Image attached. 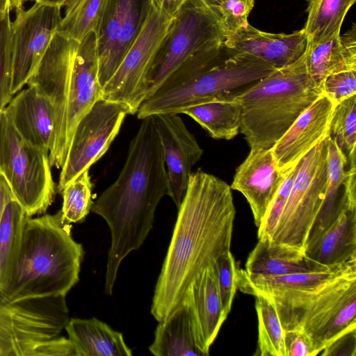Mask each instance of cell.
<instances>
[{
  "label": "cell",
  "mask_w": 356,
  "mask_h": 356,
  "mask_svg": "<svg viewBox=\"0 0 356 356\" xmlns=\"http://www.w3.org/2000/svg\"><path fill=\"white\" fill-rule=\"evenodd\" d=\"M231 190L201 169L191 175L152 299L158 322L176 309L200 272L230 251L236 214Z\"/></svg>",
  "instance_id": "6da1fadb"
},
{
  "label": "cell",
  "mask_w": 356,
  "mask_h": 356,
  "mask_svg": "<svg viewBox=\"0 0 356 356\" xmlns=\"http://www.w3.org/2000/svg\"><path fill=\"white\" fill-rule=\"evenodd\" d=\"M141 120L119 176L91 209L106 220L111 234L104 287L109 296L121 262L143 245L159 203L168 195L166 166L153 118Z\"/></svg>",
  "instance_id": "7a4b0ae2"
},
{
  "label": "cell",
  "mask_w": 356,
  "mask_h": 356,
  "mask_svg": "<svg viewBox=\"0 0 356 356\" xmlns=\"http://www.w3.org/2000/svg\"><path fill=\"white\" fill-rule=\"evenodd\" d=\"M26 85L35 88L51 102L55 113L51 166L61 168L76 127L102 97L99 58L95 32L77 44L52 42Z\"/></svg>",
  "instance_id": "3957f363"
},
{
  "label": "cell",
  "mask_w": 356,
  "mask_h": 356,
  "mask_svg": "<svg viewBox=\"0 0 356 356\" xmlns=\"http://www.w3.org/2000/svg\"><path fill=\"white\" fill-rule=\"evenodd\" d=\"M83 249L71 234V225L54 215L26 218L18 261L0 298L66 296L79 282Z\"/></svg>",
  "instance_id": "277c9868"
},
{
  "label": "cell",
  "mask_w": 356,
  "mask_h": 356,
  "mask_svg": "<svg viewBox=\"0 0 356 356\" xmlns=\"http://www.w3.org/2000/svg\"><path fill=\"white\" fill-rule=\"evenodd\" d=\"M321 95L308 74L304 54L236 97L241 106L240 133L250 148L270 149Z\"/></svg>",
  "instance_id": "5b68a950"
},
{
  "label": "cell",
  "mask_w": 356,
  "mask_h": 356,
  "mask_svg": "<svg viewBox=\"0 0 356 356\" xmlns=\"http://www.w3.org/2000/svg\"><path fill=\"white\" fill-rule=\"evenodd\" d=\"M276 69L249 55L226 48L213 61L165 80L139 107L138 119L161 113L180 114L198 104L235 99Z\"/></svg>",
  "instance_id": "8992f818"
},
{
  "label": "cell",
  "mask_w": 356,
  "mask_h": 356,
  "mask_svg": "<svg viewBox=\"0 0 356 356\" xmlns=\"http://www.w3.org/2000/svg\"><path fill=\"white\" fill-rule=\"evenodd\" d=\"M264 294L273 300L284 332L305 334L316 355L356 330V268L314 289Z\"/></svg>",
  "instance_id": "52a82bcc"
},
{
  "label": "cell",
  "mask_w": 356,
  "mask_h": 356,
  "mask_svg": "<svg viewBox=\"0 0 356 356\" xmlns=\"http://www.w3.org/2000/svg\"><path fill=\"white\" fill-rule=\"evenodd\" d=\"M225 35L218 16L204 0H185L156 53L147 99L177 70L220 54Z\"/></svg>",
  "instance_id": "ba28073f"
},
{
  "label": "cell",
  "mask_w": 356,
  "mask_h": 356,
  "mask_svg": "<svg viewBox=\"0 0 356 356\" xmlns=\"http://www.w3.org/2000/svg\"><path fill=\"white\" fill-rule=\"evenodd\" d=\"M49 151L23 139L2 111L0 172L27 216L44 213L56 194Z\"/></svg>",
  "instance_id": "9c48e42d"
},
{
  "label": "cell",
  "mask_w": 356,
  "mask_h": 356,
  "mask_svg": "<svg viewBox=\"0 0 356 356\" xmlns=\"http://www.w3.org/2000/svg\"><path fill=\"white\" fill-rule=\"evenodd\" d=\"M327 145L326 138L298 162L290 194L271 241L304 252L309 230L325 197Z\"/></svg>",
  "instance_id": "30bf717a"
},
{
  "label": "cell",
  "mask_w": 356,
  "mask_h": 356,
  "mask_svg": "<svg viewBox=\"0 0 356 356\" xmlns=\"http://www.w3.org/2000/svg\"><path fill=\"white\" fill-rule=\"evenodd\" d=\"M69 320L65 296L0 298V356H29L39 343L59 337Z\"/></svg>",
  "instance_id": "8fae6325"
},
{
  "label": "cell",
  "mask_w": 356,
  "mask_h": 356,
  "mask_svg": "<svg viewBox=\"0 0 356 356\" xmlns=\"http://www.w3.org/2000/svg\"><path fill=\"white\" fill-rule=\"evenodd\" d=\"M171 19L152 4L140 33L102 87L103 99L124 104L131 115L137 113L147 97L151 69Z\"/></svg>",
  "instance_id": "7c38bea8"
},
{
  "label": "cell",
  "mask_w": 356,
  "mask_h": 356,
  "mask_svg": "<svg viewBox=\"0 0 356 356\" xmlns=\"http://www.w3.org/2000/svg\"><path fill=\"white\" fill-rule=\"evenodd\" d=\"M129 110L124 104L99 99L78 123L58 179L59 193L90 169L109 149Z\"/></svg>",
  "instance_id": "4fadbf2b"
},
{
  "label": "cell",
  "mask_w": 356,
  "mask_h": 356,
  "mask_svg": "<svg viewBox=\"0 0 356 356\" xmlns=\"http://www.w3.org/2000/svg\"><path fill=\"white\" fill-rule=\"evenodd\" d=\"M60 10L59 6L35 2L28 10L17 11L10 24L13 96L35 72L62 19Z\"/></svg>",
  "instance_id": "5bb4252c"
},
{
  "label": "cell",
  "mask_w": 356,
  "mask_h": 356,
  "mask_svg": "<svg viewBox=\"0 0 356 356\" xmlns=\"http://www.w3.org/2000/svg\"><path fill=\"white\" fill-rule=\"evenodd\" d=\"M152 0H107L95 32L99 79L103 87L143 30Z\"/></svg>",
  "instance_id": "9a60e30c"
},
{
  "label": "cell",
  "mask_w": 356,
  "mask_h": 356,
  "mask_svg": "<svg viewBox=\"0 0 356 356\" xmlns=\"http://www.w3.org/2000/svg\"><path fill=\"white\" fill-rule=\"evenodd\" d=\"M159 138L168 178V195L178 209L186 193L192 168L203 149L178 113L152 115Z\"/></svg>",
  "instance_id": "2e32d148"
},
{
  "label": "cell",
  "mask_w": 356,
  "mask_h": 356,
  "mask_svg": "<svg viewBox=\"0 0 356 356\" xmlns=\"http://www.w3.org/2000/svg\"><path fill=\"white\" fill-rule=\"evenodd\" d=\"M337 104L321 95L270 148L280 170L286 172L296 165L313 147L328 137Z\"/></svg>",
  "instance_id": "e0dca14e"
},
{
  "label": "cell",
  "mask_w": 356,
  "mask_h": 356,
  "mask_svg": "<svg viewBox=\"0 0 356 356\" xmlns=\"http://www.w3.org/2000/svg\"><path fill=\"white\" fill-rule=\"evenodd\" d=\"M286 171L278 168L271 149L254 147L250 148L247 157L236 168L230 187L245 197L257 227L261 224Z\"/></svg>",
  "instance_id": "ac0fdd59"
},
{
  "label": "cell",
  "mask_w": 356,
  "mask_h": 356,
  "mask_svg": "<svg viewBox=\"0 0 356 356\" xmlns=\"http://www.w3.org/2000/svg\"><path fill=\"white\" fill-rule=\"evenodd\" d=\"M327 182L321 207L309 230L305 247L316 240L348 210L356 209V168L327 137Z\"/></svg>",
  "instance_id": "d6986e66"
},
{
  "label": "cell",
  "mask_w": 356,
  "mask_h": 356,
  "mask_svg": "<svg viewBox=\"0 0 356 356\" xmlns=\"http://www.w3.org/2000/svg\"><path fill=\"white\" fill-rule=\"evenodd\" d=\"M225 47L233 51L251 56L275 69L289 65L305 52L307 36L303 29L292 33H271L250 24L226 34Z\"/></svg>",
  "instance_id": "ffe728a7"
},
{
  "label": "cell",
  "mask_w": 356,
  "mask_h": 356,
  "mask_svg": "<svg viewBox=\"0 0 356 356\" xmlns=\"http://www.w3.org/2000/svg\"><path fill=\"white\" fill-rule=\"evenodd\" d=\"M20 136L34 146L50 152L55 113L49 99L31 86L19 91L3 109Z\"/></svg>",
  "instance_id": "44dd1931"
},
{
  "label": "cell",
  "mask_w": 356,
  "mask_h": 356,
  "mask_svg": "<svg viewBox=\"0 0 356 356\" xmlns=\"http://www.w3.org/2000/svg\"><path fill=\"white\" fill-rule=\"evenodd\" d=\"M184 296L190 304L199 348L203 356L209 355L210 347L227 317L222 309L213 265L193 280Z\"/></svg>",
  "instance_id": "7402d4cb"
},
{
  "label": "cell",
  "mask_w": 356,
  "mask_h": 356,
  "mask_svg": "<svg viewBox=\"0 0 356 356\" xmlns=\"http://www.w3.org/2000/svg\"><path fill=\"white\" fill-rule=\"evenodd\" d=\"M305 58L309 76L321 90L328 76L356 70L355 24L343 35L338 34L320 43L307 44Z\"/></svg>",
  "instance_id": "603a6c76"
},
{
  "label": "cell",
  "mask_w": 356,
  "mask_h": 356,
  "mask_svg": "<svg viewBox=\"0 0 356 356\" xmlns=\"http://www.w3.org/2000/svg\"><path fill=\"white\" fill-rule=\"evenodd\" d=\"M330 268L312 260L298 249L269 240H259L248 257L245 270L251 275L277 276Z\"/></svg>",
  "instance_id": "cb8c5ba5"
},
{
  "label": "cell",
  "mask_w": 356,
  "mask_h": 356,
  "mask_svg": "<svg viewBox=\"0 0 356 356\" xmlns=\"http://www.w3.org/2000/svg\"><path fill=\"white\" fill-rule=\"evenodd\" d=\"M149 350L156 356H203L198 346L191 309L186 296L168 316L159 322Z\"/></svg>",
  "instance_id": "d4e9b609"
},
{
  "label": "cell",
  "mask_w": 356,
  "mask_h": 356,
  "mask_svg": "<svg viewBox=\"0 0 356 356\" xmlns=\"http://www.w3.org/2000/svg\"><path fill=\"white\" fill-rule=\"evenodd\" d=\"M307 257L332 268L356 261V209L343 213L304 250Z\"/></svg>",
  "instance_id": "484cf974"
},
{
  "label": "cell",
  "mask_w": 356,
  "mask_h": 356,
  "mask_svg": "<svg viewBox=\"0 0 356 356\" xmlns=\"http://www.w3.org/2000/svg\"><path fill=\"white\" fill-rule=\"evenodd\" d=\"M65 330L76 356H131L121 332L93 317L70 318Z\"/></svg>",
  "instance_id": "4316f807"
},
{
  "label": "cell",
  "mask_w": 356,
  "mask_h": 356,
  "mask_svg": "<svg viewBox=\"0 0 356 356\" xmlns=\"http://www.w3.org/2000/svg\"><path fill=\"white\" fill-rule=\"evenodd\" d=\"M356 268V261L325 271L296 273L277 276H257L237 269V288L243 293H272L285 291H307L318 288Z\"/></svg>",
  "instance_id": "83f0119b"
},
{
  "label": "cell",
  "mask_w": 356,
  "mask_h": 356,
  "mask_svg": "<svg viewBox=\"0 0 356 356\" xmlns=\"http://www.w3.org/2000/svg\"><path fill=\"white\" fill-rule=\"evenodd\" d=\"M215 139L230 140L240 133L241 106L237 98L213 100L184 111Z\"/></svg>",
  "instance_id": "f1b7e54d"
},
{
  "label": "cell",
  "mask_w": 356,
  "mask_h": 356,
  "mask_svg": "<svg viewBox=\"0 0 356 356\" xmlns=\"http://www.w3.org/2000/svg\"><path fill=\"white\" fill-rule=\"evenodd\" d=\"M26 217L14 199L6 204L0 222V295L6 291L15 271Z\"/></svg>",
  "instance_id": "f546056e"
},
{
  "label": "cell",
  "mask_w": 356,
  "mask_h": 356,
  "mask_svg": "<svg viewBox=\"0 0 356 356\" xmlns=\"http://www.w3.org/2000/svg\"><path fill=\"white\" fill-rule=\"evenodd\" d=\"M356 0H308V17L302 29L307 44H317L340 34L345 16Z\"/></svg>",
  "instance_id": "4dcf8cb0"
},
{
  "label": "cell",
  "mask_w": 356,
  "mask_h": 356,
  "mask_svg": "<svg viewBox=\"0 0 356 356\" xmlns=\"http://www.w3.org/2000/svg\"><path fill=\"white\" fill-rule=\"evenodd\" d=\"M106 1L68 0L56 33L79 43L88 34L97 31Z\"/></svg>",
  "instance_id": "1f68e13d"
},
{
  "label": "cell",
  "mask_w": 356,
  "mask_h": 356,
  "mask_svg": "<svg viewBox=\"0 0 356 356\" xmlns=\"http://www.w3.org/2000/svg\"><path fill=\"white\" fill-rule=\"evenodd\" d=\"M258 318V348L261 356H287L284 330L273 300L264 293H255Z\"/></svg>",
  "instance_id": "d6a6232c"
},
{
  "label": "cell",
  "mask_w": 356,
  "mask_h": 356,
  "mask_svg": "<svg viewBox=\"0 0 356 356\" xmlns=\"http://www.w3.org/2000/svg\"><path fill=\"white\" fill-rule=\"evenodd\" d=\"M356 95L337 104L330 122L329 137L346 157L348 168H356Z\"/></svg>",
  "instance_id": "836d02e7"
},
{
  "label": "cell",
  "mask_w": 356,
  "mask_h": 356,
  "mask_svg": "<svg viewBox=\"0 0 356 356\" xmlns=\"http://www.w3.org/2000/svg\"><path fill=\"white\" fill-rule=\"evenodd\" d=\"M92 183L89 169L69 183L60 193L63 197L62 220L67 224L83 222L91 211Z\"/></svg>",
  "instance_id": "e575fe53"
},
{
  "label": "cell",
  "mask_w": 356,
  "mask_h": 356,
  "mask_svg": "<svg viewBox=\"0 0 356 356\" xmlns=\"http://www.w3.org/2000/svg\"><path fill=\"white\" fill-rule=\"evenodd\" d=\"M218 16L225 33L248 24V17L255 0H204Z\"/></svg>",
  "instance_id": "d590c367"
},
{
  "label": "cell",
  "mask_w": 356,
  "mask_h": 356,
  "mask_svg": "<svg viewBox=\"0 0 356 356\" xmlns=\"http://www.w3.org/2000/svg\"><path fill=\"white\" fill-rule=\"evenodd\" d=\"M11 21L10 14L0 21V111L3 110L13 98Z\"/></svg>",
  "instance_id": "8d00e7d4"
},
{
  "label": "cell",
  "mask_w": 356,
  "mask_h": 356,
  "mask_svg": "<svg viewBox=\"0 0 356 356\" xmlns=\"http://www.w3.org/2000/svg\"><path fill=\"white\" fill-rule=\"evenodd\" d=\"M220 301L224 313L228 316L237 289V268L230 251L220 256L213 264Z\"/></svg>",
  "instance_id": "74e56055"
},
{
  "label": "cell",
  "mask_w": 356,
  "mask_h": 356,
  "mask_svg": "<svg viewBox=\"0 0 356 356\" xmlns=\"http://www.w3.org/2000/svg\"><path fill=\"white\" fill-rule=\"evenodd\" d=\"M298 163L286 171L281 186L273 197L261 224L258 227L257 236L259 240H271L290 194L298 169Z\"/></svg>",
  "instance_id": "f35d334b"
},
{
  "label": "cell",
  "mask_w": 356,
  "mask_h": 356,
  "mask_svg": "<svg viewBox=\"0 0 356 356\" xmlns=\"http://www.w3.org/2000/svg\"><path fill=\"white\" fill-rule=\"evenodd\" d=\"M322 93L339 103L356 95V70H347L328 76L322 85Z\"/></svg>",
  "instance_id": "ab89813d"
},
{
  "label": "cell",
  "mask_w": 356,
  "mask_h": 356,
  "mask_svg": "<svg viewBox=\"0 0 356 356\" xmlns=\"http://www.w3.org/2000/svg\"><path fill=\"white\" fill-rule=\"evenodd\" d=\"M29 356H76V352L68 338L59 336L37 345Z\"/></svg>",
  "instance_id": "60d3db41"
},
{
  "label": "cell",
  "mask_w": 356,
  "mask_h": 356,
  "mask_svg": "<svg viewBox=\"0 0 356 356\" xmlns=\"http://www.w3.org/2000/svg\"><path fill=\"white\" fill-rule=\"evenodd\" d=\"M284 343L287 356L317 355L310 339L300 331H285Z\"/></svg>",
  "instance_id": "b9f144b4"
},
{
  "label": "cell",
  "mask_w": 356,
  "mask_h": 356,
  "mask_svg": "<svg viewBox=\"0 0 356 356\" xmlns=\"http://www.w3.org/2000/svg\"><path fill=\"white\" fill-rule=\"evenodd\" d=\"M355 350L356 330H354L334 341L322 351L321 355L355 356Z\"/></svg>",
  "instance_id": "7bdbcfd3"
},
{
  "label": "cell",
  "mask_w": 356,
  "mask_h": 356,
  "mask_svg": "<svg viewBox=\"0 0 356 356\" xmlns=\"http://www.w3.org/2000/svg\"><path fill=\"white\" fill-rule=\"evenodd\" d=\"M185 0H152L153 6L169 18H172Z\"/></svg>",
  "instance_id": "ee69618b"
},
{
  "label": "cell",
  "mask_w": 356,
  "mask_h": 356,
  "mask_svg": "<svg viewBox=\"0 0 356 356\" xmlns=\"http://www.w3.org/2000/svg\"><path fill=\"white\" fill-rule=\"evenodd\" d=\"M12 199H13V196L9 185L0 172V222L6 204Z\"/></svg>",
  "instance_id": "f6af8a7d"
},
{
  "label": "cell",
  "mask_w": 356,
  "mask_h": 356,
  "mask_svg": "<svg viewBox=\"0 0 356 356\" xmlns=\"http://www.w3.org/2000/svg\"><path fill=\"white\" fill-rule=\"evenodd\" d=\"M10 0H0V21L10 14Z\"/></svg>",
  "instance_id": "bcb514c9"
},
{
  "label": "cell",
  "mask_w": 356,
  "mask_h": 356,
  "mask_svg": "<svg viewBox=\"0 0 356 356\" xmlns=\"http://www.w3.org/2000/svg\"><path fill=\"white\" fill-rule=\"evenodd\" d=\"M35 1V2L44 3L49 6H59L63 7L65 6V3L68 0H32Z\"/></svg>",
  "instance_id": "7dc6e473"
},
{
  "label": "cell",
  "mask_w": 356,
  "mask_h": 356,
  "mask_svg": "<svg viewBox=\"0 0 356 356\" xmlns=\"http://www.w3.org/2000/svg\"><path fill=\"white\" fill-rule=\"evenodd\" d=\"M29 0H10V10L16 11L23 9L24 3Z\"/></svg>",
  "instance_id": "c3c4849f"
},
{
  "label": "cell",
  "mask_w": 356,
  "mask_h": 356,
  "mask_svg": "<svg viewBox=\"0 0 356 356\" xmlns=\"http://www.w3.org/2000/svg\"><path fill=\"white\" fill-rule=\"evenodd\" d=\"M2 111H0V134H1V126Z\"/></svg>",
  "instance_id": "681fc988"
}]
</instances>
